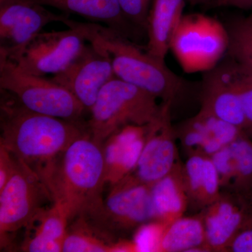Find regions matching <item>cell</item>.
<instances>
[{"instance_id": "obj_1", "label": "cell", "mask_w": 252, "mask_h": 252, "mask_svg": "<svg viewBox=\"0 0 252 252\" xmlns=\"http://www.w3.org/2000/svg\"><path fill=\"white\" fill-rule=\"evenodd\" d=\"M35 171L49 189L53 203L64 207L69 220L87 213L103 200L106 184L103 148L89 132Z\"/></svg>"}, {"instance_id": "obj_2", "label": "cell", "mask_w": 252, "mask_h": 252, "mask_svg": "<svg viewBox=\"0 0 252 252\" xmlns=\"http://www.w3.org/2000/svg\"><path fill=\"white\" fill-rule=\"evenodd\" d=\"M0 127V144L33 170L57 157L76 139L89 132L87 123L32 112L3 90Z\"/></svg>"}, {"instance_id": "obj_3", "label": "cell", "mask_w": 252, "mask_h": 252, "mask_svg": "<svg viewBox=\"0 0 252 252\" xmlns=\"http://www.w3.org/2000/svg\"><path fill=\"white\" fill-rule=\"evenodd\" d=\"M87 42L103 49L112 61L116 77L160 98L172 102L182 89V79L165 61L144 52L119 32L99 24L81 23Z\"/></svg>"}, {"instance_id": "obj_4", "label": "cell", "mask_w": 252, "mask_h": 252, "mask_svg": "<svg viewBox=\"0 0 252 252\" xmlns=\"http://www.w3.org/2000/svg\"><path fill=\"white\" fill-rule=\"evenodd\" d=\"M157 97L140 88L114 77L100 91L91 109L88 130L102 144L127 126L149 125L160 114Z\"/></svg>"}, {"instance_id": "obj_5", "label": "cell", "mask_w": 252, "mask_h": 252, "mask_svg": "<svg viewBox=\"0 0 252 252\" xmlns=\"http://www.w3.org/2000/svg\"><path fill=\"white\" fill-rule=\"evenodd\" d=\"M77 218L99 238L116 245L119 235L156 220L151 187L123 179L111 187L107 198Z\"/></svg>"}, {"instance_id": "obj_6", "label": "cell", "mask_w": 252, "mask_h": 252, "mask_svg": "<svg viewBox=\"0 0 252 252\" xmlns=\"http://www.w3.org/2000/svg\"><path fill=\"white\" fill-rule=\"evenodd\" d=\"M0 89L14 95L18 102L32 112L82 122L86 111L69 91L51 79L23 72L0 54Z\"/></svg>"}, {"instance_id": "obj_7", "label": "cell", "mask_w": 252, "mask_h": 252, "mask_svg": "<svg viewBox=\"0 0 252 252\" xmlns=\"http://www.w3.org/2000/svg\"><path fill=\"white\" fill-rule=\"evenodd\" d=\"M66 31L41 32L27 42L10 49H0L23 72L44 77L64 69L86 44L85 30L80 22L67 19Z\"/></svg>"}, {"instance_id": "obj_8", "label": "cell", "mask_w": 252, "mask_h": 252, "mask_svg": "<svg viewBox=\"0 0 252 252\" xmlns=\"http://www.w3.org/2000/svg\"><path fill=\"white\" fill-rule=\"evenodd\" d=\"M229 46L228 30L203 14L182 16L172 34L170 50L185 72H208L216 67Z\"/></svg>"}, {"instance_id": "obj_9", "label": "cell", "mask_w": 252, "mask_h": 252, "mask_svg": "<svg viewBox=\"0 0 252 252\" xmlns=\"http://www.w3.org/2000/svg\"><path fill=\"white\" fill-rule=\"evenodd\" d=\"M50 200L53 201L51 193L40 176L18 158L16 170L0 190L1 248L6 246L9 235L28 228Z\"/></svg>"}, {"instance_id": "obj_10", "label": "cell", "mask_w": 252, "mask_h": 252, "mask_svg": "<svg viewBox=\"0 0 252 252\" xmlns=\"http://www.w3.org/2000/svg\"><path fill=\"white\" fill-rule=\"evenodd\" d=\"M114 77L107 53L88 42L72 62L51 79L69 91L90 112L102 88Z\"/></svg>"}, {"instance_id": "obj_11", "label": "cell", "mask_w": 252, "mask_h": 252, "mask_svg": "<svg viewBox=\"0 0 252 252\" xmlns=\"http://www.w3.org/2000/svg\"><path fill=\"white\" fill-rule=\"evenodd\" d=\"M171 102H163L158 117L148 125L147 139L137 165L124 178L152 187L173 170L177 162Z\"/></svg>"}, {"instance_id": "obj_12", "label": "cell", "mask_w": 252, "mask_h": 252, "mask_svg": "<svg viewBox=\"0 0 252 252\" xmlns=\"http://www.w3.org/2000/svg\"><path fill=\"white\" fill-rule=\"evenodd\" d=\"M31 0L0 1V49H10L27 42L51 23H64L68 15L56 14Z\"/></svg>"}, {"instance_id": "obj_13", "label": "cell", "mask_w": 252, "mask_h": 252, "mask_svg": "<svg viewBox=\"0 0 252 252\" xmlns=\"http://www.w3.org/2000/svg\"><path fill=\"white\" fill-rule=\"evenodd\" d=\"M202 109L239 128L248 126L241 100L232 81L231 63L208 71L204 79Z\"/></svg>"}, {"instance_id": "obj_14", "label": "cell", "mask_w": 252, "mask_h": 252, "mask_svg": "<svg viewBox=\"0 0 252 252\" xmlns=\"http://www.w3.org/2000/svg\"><path fill=\"white\" fill-rule=\"evenodd\" d=\"M148 125L127 126L103 144L106 183L112 186L134 170L147 139Z\"/></svg>"}, {"instance_id": "obj_15", "label": "cell", "mask_w": 252, "mask_h": 252, "mask_svg": "<svg viewBox=\"0 0 252 252\" xmlns=\"http://www.w3.org/2000/svg\"><path fill=\"white\" fill-rule=\"evenodd\" d=\"M243 212L230 199L220 197L209 205L203 216L205 248L223 251L229 248L243 222Z\"/></svg>"}, {"instance_id": "obj_16", "label": "cell", "mask_w": 252, "mask_h": 252, "mask_svg": "<svg viewBox=\"0 0 252 252\" xmlns=\"http://www.w3.org/2000/svg\"><path fill=\"white\" fill-rule=\"evenodd\" d=\"M185 0H153L147 21V52L165 61L170 41L183 14Z\"/></svg>"}, {"instance_id": "obj_17", "label": "cell", "mask_w": 252, "mask_h": 252, "mask_svg": "<svg viewBox=\"0 0 252 252\" xmlns=\"http://www.w3.org/2000/svg\"><path fill=\"white\" fill-rule=\"evenodd\" d=\"M156 220L169 225L183 216L188 205L183 167L177 163L168 175L151 187Z\"/></svg>"}, {"instance_id": "obj_18", "label": "cell", "mask_w": 252, "mask_h": 252, "mask_svg": "<svg viewBox=\"0 0 252 252\" xmlns=\"http://www.w3.org/2000/svg\"><path fill=\"white\" fill-rule=\"evenodd\" d=\"M43 6L56 8L65 13L79 15L107 25L126 36L129 25L118 0H31Z\"/></svg>"}, {"instance_id": "obj_19", "label": "cell", "mask_w": 252, "mask_h": 252, "mask_svg": "<svg viewBox=\"0 0 252 252\" xmlns=\"http://www.w3.org/2000/svg\"><path fill=\"white\" fill-rule=\"evenodd\" d=\"M38 222L32 236L27 238L23 250L29 252H61L67 234L69 218L64 207L59 204L44 210L35 220Z\"/></svg>"}, {"instance_id": "obj_20", "label": "cell", "mask_w": 252, "mask_h": 252, "mask_svg": "<svg viewBox=\"0 0 252 252\" xmlns=\"http://www.w3.org/2000/svg\"><path fill=\"white\" fill-rule=\"evenodd\" d=\"M203 217H180L165 228L160 252H207Z\"/></svg>"}, {"instance_id": "obj_21", "label": "cell", "mask_w": 252, "mask_h": 252, "mask_svg": "<svg viewBox=\"0 0 252 252\" xmlns=\"http://www.w3.org/2000/svg\"><path fill=\"white\" fill-rule=\"evenodd\" d=\"M228 51L242 70L252 77V18L240 20L228 30Z\"/></svg>"}, {"instance_id": "obj_22", "label": "cell", "mask_w": 252, "mask_h": 252, "mask_svg": "<svg viewBox=\"0 0 252 252\" xmlns=\"http://www.w3.org/2000/svg\"><path fill=\"white\" fill-rule=\"evenodd\" d=\"M67 230L63 245V252H112L116 246L99 238L80 219Z\"/></svg>"}, {"instance_id": "obj_23", "label": "cell", "mask_w": 252, "mask_h": 252, "mask_svg": "<svg viewBox=\"0 0 252 252\" xmlns=\"http://www.w3.org/2000/svg\"><path fill=\"white\" fill-rule=\"evenodd\" d=\"M234 165L235 185L245 186L252 178V144L241 136L229 144Z\"/></svg>"}, {"instance_id": "obj_24", "label": "cell", "mask_w": 252, "mask_h": 252, "mask_svg": "<svg viewBox=\"0 0 252 252\" xmlns=\"http://www.w3.org/2000/svg\"><path fill=\"white\" fill-rule=\"evenodd\" d=\"M167 225L154 220L140 226L133 240L136 252H160L162 235Z\"/></svg>"}, {"instance_id": "obj_25", "label": "cell", "mask_w": 252, "mask_h": 252, "mask_svg": "<svg viewBox=\"0 0 252 252\" xmlns=\"http://www.w3.org/2000/svg\"><path fill=\"white\" fill-rule=\"evenodd\" d=\"M231 74L233 86L241 100L247 125L252 127V77L242 70L233 61Z\"/></svg>"}, {"instance_id": "obj_26", "label": "cell", "mask_w": 252, "mask_h": 252, "mask_svg": "<svg viewBox=\"0 0 252 252\" xmlns=\"http://www.w3.org/2000/svg\"><path fill=\"white\" fill-rule=\"evenodd\" d=\"M153 0H118L123 14L130 24L147 30L151 2Z\"/></svg>"}, {"instance_id": "obj_27", "label": "cell", "mask_w": 252, "mask_h": 252, "mask_svg": "<svg viewBox=\"0 0 252 252\" xmlns=\"http://www.w3.org/2000/svg\"><path fill=\"white\" fill-rule=\"evenodd\" d=\"M220 176V186L234 181L235 170L229 145L225 146L210 157Z\"/></svg>"}, {"instance_id": "obj_28", "label": "cell", "mask_w": 252, "mask_h": 252, "mask_svg": "<svg viewBox=\"0 0 252 252\" xmlns=\"http://www.w3.org/2000/svg\"><path fill=\"white\" fill-rule=\"evenodd\" d=\"M18 158L4 146L0 144V190L16 170Z\"/></svg>"}, {"instance_id": "obj_29", "label": "cell", "mask_w": 252, "mask_h": 252, "mask_svg": "<svg viewBox=\"0 0 252 252\" xmlns=\"http://www.w3.org/2000/svg\"><path fill=\"white\" fill-rule=\"evenodd\" d=\"M229 248L234 252H252V229L238 233Z\"/></svg>"}, {"instance_id": "obj_30", "label": "cell", "mask_w": 252, "mask_h": 252, "mask_svg": "<svg viewBox=\"0 0 252 252\" xmlns=\"http://www.w3.org/2000/svg\"><path fill=\"white\" fill-rule=\"evenodd\" d=\"M212 6L215 7H235L248 9L252 8V0H211Z\"/></svg>"}, {"instance_id": "obj_31", "label": "cell", "mask_w": 252, "mask_h": 252, "mask_svg": "<svg viewBox=\"0 0 252 252\" xmlns=\"http://www.w3.org/2000/svg\"><path fill=\"white\" fill-rule=\"evenodd\" d=\"M205 1V0H189V1H190L192 4H197V3H200Z\"/></svg>"}, {"instance_id": "obj_32", "label": "cell", "mask_w": 252, "mask_h": 252, "mask_svg": "<svg viewBox=\"0 0 252 252\" xmlns=\"http://www.w3.org/2000/svg\"><path fill=\"white\" fill-rule=\"evenodd\" d=\"M250 17H251L252 18V14L251 16H250Z\"/></svg>"}, {"instance_id": "obj_33", "label": "cell", "mask_w": 252, "mask_h": 252, "mask_svg": "<svg viewBox=\"0 0 252 252\" xmlns=\"http://www.w3.org/2000/svg\"><path fill=\"white\" fill-rule=\"evenodd\" d=\"M2 1V0H0V1Z\"/></svg>"}]
</instances>
